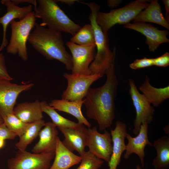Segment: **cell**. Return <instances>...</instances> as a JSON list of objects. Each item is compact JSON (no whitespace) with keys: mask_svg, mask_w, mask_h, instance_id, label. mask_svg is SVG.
<instances>
[{"mask_svg":"<svg viewBox=\"0 0 169 169\" xmlns=\"http://www.w3.org/2000/svg\"><path fill=\"white\" fill-rule=\"evenodd\" d=\"M139 89L147 100L155 107L169 98V86L160 88L154 87L150 83L147 76Z\"/></svg>","mask_w":169,"mask_h":169,"instance_id":"obj_23","label":"cell"},{"mask_svg":"<svg viewBox=\"0 0 169 169\" xmlns=\"http://www.w3.org/2000/svg\"><path fill=\"white\" fill-rule=\"evenodd\" d=\"M33 85L32 83L18 84L9 80H0V116L2 118L8 114L13 113L19 95Z\"/></svg>","mask_w":169,"mask_h":169,"instance_id":"obj_12","label":"cell"},{"mask_svg":"<svg viewBox=\"0 0 169 169\" xmlns=\"http://www.w3.org/2000/svg\"><path fill=\"white\" fill-rule=\"evenodd\" d=\"M34 27L28 41L46 59L57 60L65 65L67 69L71 70L72 57L66 49L61 32L36 23Z\"/></svg>","mask_w":169,"mask_h":169,"instance_id":"obj_2","label":"cell"},{"mask_svg":"<svg viewBox=\"0 0 169 169\" xmlns=\"http://www.w3.org/2000/svg\"><path fill=\"white\" fill-rule=\"evenodd\" d=\"M153 65V58L144 57L141 59H136L130 64L129 67L132 69H137L151 66Z\"/></svg>","mask_w":169,"mask_h":169,"instance_id":"obj_30","label":"cell"},{"mask_svg":"<svg viewBox=\"0 0 169 169\" xmlns=\"http://www.w3.org/2000/svg\"><path fill=\"white\" fill-rule=\"evenodd\" d=\"M57 128L64 137L62 142L66 148L73 152L77 151L80 156L85 153L88 128L83 124L76 128Z\"/></svg>","mask_w":169,"mask_h":169,"instance_id":"obj_15","label":"cell"},{"mask_svg":"<svg viewBox=\"0 0 169 169\" xmlns=\"http://www.w3.org/2000/svg\"><path fill=\"white\" fill-rule=\"evenodd\" d=\"M162 1L164 4L166 10V15L165 18L166 20L169 22V0H163Z\"/></svg>","mask_w":169,"mask_h":169,"instance_id":"obj_36","label":"cell"},{"mask_svg":"<svg viewBox=\"0 0 169 169\" xmlns=\"http://www.w3.org/2000/svg\"><path fill=\"white\" fill-rule=\"evenodd\" d=\"M55 152L31 153L18 150L7 161L8 169H49Z\"/></svg>","mask_w":169,"mask_h":169,"instance_id":"obj_7","label":"cell"},{"mask_svg":"<svg viewBox=\"0 0 169 169\" xmlns=\"http://www.w3.org/2000/svg\"><path fill=\"white\" fill-rule=\"evenodd\" d=\"M54 161L49 169H69L80 162L82 157L66 148L58 136L57 138Z\"/></svg>","mask_w":169,"mask_h":169,"instance_id":"obj_19","label":"cell"},{"mask_svg":"<svg viewBox=\"0 0 169 169\" xmlns=\"http://www.w3.org/2000/svg\"><path fill=\"white\" fill-rule=\"evenodd\" d=\"M4 123L3 118L0 116V125Z\"/></svg>","mask_w":169,"mask_h":169,"instance_id":"obj_39","label":"cell"},{"mask_svg":"<svg viewBox=\"0 0 169 169\" xmlns=\"http://www.w3.org/2000/svg\"><path fill=\"white\" fill-rule=\"evenodd\" d=\"M55 1L56 3L59 2L69 6H71L75 2H78L79 1L77 0H57Z\"/></svg>","mask_w":169,"mask_h":169,"instance_id":"obj_37","label":"cell"},{"mask_svg":"<svg viewBox=\"0 0 169 169\" xmlns=\"http://www.w3.org/2000/svg\"><path fill=\"white\" fill-rule=\"evenodd\" d=\"M13 79L7 70L4 56L2 53H0V80L11 81Z\"/></svg>","mask_w":169,"mask_h":169,"instance_id":"obj_31","label":"cell"},{"mask_svg":"<svg viewBox=\"0 0 169 169\" xmlns=\"http://www.w3.org/2000/svg\"><path fill=\"white\" fill-rule=\"evenodd\" d=\"M88 6L91 13L89 19L94 32L95 44L97 52L89 69L91 74L100 75L102 77L106 70L115 61L116 48L111 51L109 48L108 34H105L96 21V15L100 6L94 2H79Z\"/></svg>","mask_w":169,"mask_h":169,"instance_id":"obj_3","label":"cell"},{"mask_svg":"<svg viewBox=\"0 0 169 169\" xmlns=\"http://www.w3.org/2000/svg\"><path fill=\"white\" fill-rule=\"evenodd\" d=\"M45 123L42 120L29 123L25 132L19 137L18 141L15 144L16 148L18 150H26L28 146L38 135Z\"/></svg>","mask_w":169,"mask_h":169,"instance_id":"obj_25","label":"cell"},{"mask_svg":"<svg viewBox=\"0 0 169 169\" xmlns=\"http://www.w3.org/2000/svg\"><path fill=\"white\" fill-rule=\"evenodd\" d=\"M16 136L15 133L8 129L4 123L0 125V137L5 140H12Z\"/></svg>","mask_w":169,"mask_h":169,"instance_id":"obj_33","label":"cell"},{"mask_svg":"<svg viewBox=\"0 0 169 169\" xmlns=\"http://www.w3.org/2000/svg\"><path fill=\"white\" fill-rule=\"evenodd\" d=\"M66 45L72 55L73 67L71 74L89 75L91 74L90 66L94 60L95 45H80L69 41Z\"/></svg>","mask_w":169,"mask_h":169,"instance_id":"obj_11","label":"cell"},{"mask_svg":"<svg viewBox=\"0 0 169 169\" xmlns=\"http://www.w3.org/2000/svg\"><path fill=\"white\" fill-rule=\"evenodd\" d=\"M2 118L8 129L19 137L25 132L29 124L23 122L13 113L8 114Z\"/></svg>","mask_w":169,"mask_h":169,"instance_id":"obj_28","label":"cell"},{"mask_svg":"<svg viewBox=\"0 0 169 169\" xmlns=\"http://www.w3.org/2000/svg\"><path fill=\"white\" fill-rule=\"evenodd\" d=\"M128 82L129 92L136 111L133 132L137 135L142 123H147L149 124L152 122L154 109L144 95L139 92L135 81L130 79Z\"/></svg>","mask_w":169,"mask_h":169,"instance_id":"obj_9","label":"cell"},{"mask_svg":"<svg viewBox=\"0 0 169 169\" xmlns=\"http://www.w3.org/2000/svg\"><path fill=\"white\" fill-rule=\"evenodd\" d=\"M134 23H154L169 29V22L164 17L161 6L157 0L150 1L149 5L133 20Z\"/></svg>","mask_w":169,"mask_h":169,"instance_id":"obj_22","label":"cell"},{"mask_svg":"<svg viewBox=\"0 0 169 169\" xmlns=\"http://www.w3.org/2000/svg\"><path fill=\"white\" fill-rule=\"evenodd\" d=\"M40 104L43 112L45 113L49 116L52 120V122L57 127L74 128L78 127L82 125L63 117L46 101L40 102Z\"/></svg>","mask_w":169,"mask_h":169,"instance_id":"obj_26","label":"cell"},{"mask_svg":"<svg viewBox=\"0 0 169 169\" xmlns=\"http://www.w3.org/2000/svg\"><path fill=\"white\" fill-rule=\"evenodd\" d=\"M80 164L76 169H98L103 165L104 161L86 151L82 156Z\"/></svg>","mask_w":169,"mask_h":169,"instance_id":"obj_29","label":"cell"},{"mask_svg":"<svg viewBox=\"0 0 169 169\" xmlns=\"http://www.w3.org/2000/svg\"><path fill=\"white\" fill-rule=\"evenodd\" d=\"M156 150V156L153 159L152 165L155 169H167L169 166V138L165 136L152 143Z\"/></svg>","mask_w":169,"mask_h":169,"instance_id":"obj_24","label":"cell"},{"mask_svg":"<svg viewBox=\"0 0 169 169\" xmlns=\"http://www.w3.org/2000/svg\"><path fill=\"white\" fill-rule=\"evenodd\" d=\"M148 124L142 123L138 134L134 137L127 133L126 137L128 143L125 145V152L124 158L127 159L132 154H136L139 157L142 166H144V158L145 156V149L146 146H152V143L149 141L148 137Z\"/></svg>","mask_w":169,"mask_h":169,"instance_id":"obj_14","label":"cell"},{"mask_svg":"<svg viewBox=\"0 0 169 169\" xmlns=\"http://www.w3.org/2000/svg\"><path fill=\"white\" fill-rule=\"evenodd\" d=\"M36 20L33 11L21 20L16 21L14 20L11 22V36L7 48L8 53L18 54L23 60H27L26 43L31 30L34 27Z\"/></svg>","mask_w":169,"mask_h":169,"instance_id":"obj_6","label":"cell"},{"mask_svg":"<svg viewBox=\"0 0 169 169\" xmlns=\"http://www.w3.org/2000/svg\"><path fill=\"white\" fill-rule=\"evenodd\" d=\"M63 76L67 80L68 84L62 94L61 99L71 101L83 100L92 84L101 77L99 74L87 75L66 73H64Z\"/></svg>","mask_w":169,"mask_h":169,"instance_id":"obj_8","label":"cell"},{"mask_svg":"<svg viewBox=\"0 0 169 169\" xmlns=\"http://www.w3.org/2000/svg\"><path fill=\"white\" fill-rule=\"evenodd\" d=\"M126 124L118 120L116 123L115 128L110 131L112 141V151L108 166L109 169H116L121 161V156L125 151V139L128 133Z\"/></svg>","mask_w":169,"mask_h":169,"instance_id":"obj_17","label":"cell"},{"mask_svg":"<svg viewBox=\"0 0 169 169\" xmlns=\"http://www.w3.org/2000/svg\"><path fill=\"white\" fill-rule=\"evenodd\" d=\"M40 102L38 100L32 102L19 103L14 107L13 114L26 123H31L42 120L43 118Z\"/></svg>","mask_w":169,"mask_h":169,"instance_id":"obj_20","label":"cell"},{"mask_svg":"<svg viewBox=\"0 0 169 169\" xmlns=\"http://www.w3.org/2000/svg\"><path fill=\"white\" fill-rule=\"evenodd\" d=\"M58 131L56 126L52 122H46L40 131L39 140L33 147V153L55 152Z\"/></svg>","mask_w":169,"mask_h":169,"instance_id":"obj_18","label":"cell"},{"mask_svg":"<svg viewBox=\"0 0 169 169\" xmlns=\"http://www.w3.org/2000/svg\"><path fill=\"white\" fill-rule=\"evenodd\" d=\"M37 5L34 7L36 18L41 19L40 24L48 28L66 32L74 35L81 28L72 21L60 8L55 0H36Z\"/></svg>","mask_w":169,"mask_h":169,"instance_id":"obj_4","label":"cell"},{"mask_svg":"<svg viewBox=\"0 0 169 169\" xmlns=\"http://www.w3.org/2000/svg\"><path fill=\"white\" fill-rule=\"evenodd\" d=\"M87 146L90 153L96 157L108 162L112 151V141L110 133L106 130L103 133L95 126L88 128Z\"/></svg>","mask_w":169,"mask_h":169,"instance_id":"obj_10","label":"cell"},{"mask_svg":"<svg viewBox=\"0 0 169 169\" xmlns=\"http://www.w3.org/2000/svg\"><path fill=\"white\" fill-rule=\"evenodd\" d=\"M5 140L0 137V149L2 148L4 145Z\"/></svg>","mask_w":169,"mask_h":169,"instance_id":"obj_38","label":"cell"},{"mask_svg":"<svg viewBox=\"0 0 169 169\" xmlns=\"http://www.w3.org/2000/svg\"><path fill=\"white\" fill-rule=\"evenodd\" d=\"M169 65V53L166 52L161 56L153 58V65L166 67Z\"/></svg>","mask_w":169,"mask_h":169,"instance_id":"obj_32","label":"cell"},{"mask_svg":"<svg viewBox=\"0 0 169 169\" xmlns=\"http://www.w3.org/2000/svg\"><path fill=\"white\" fill-rule=\"evenodd\" d=\"M124 27L139 32L146 38V43L150 51L154 52L161 44L168 43L167 37L169 32L166 30H160L157 28L145 23H129Z\"/></svg>","mask_w":169,"mask_h":169,"instance_id":"obj_13","label":"cell"},{"mask_svg":"<svg viewBox=\"0 0 169 169\" xmlns=\"http://www.w3.org/2000/svg\"><path fill=\"white\" fill-rule=\"evenodd\" d=\"M136 169H142L141 167L139 165H137L136 166Z\"/></svg>","mask_w":169,"mask_h":169,"instance_id":"obj_40","label":"cell"},{"mask_svg":"<svg viewBox=\"0 0 169 169\" xmlns=\"http://www.w3.org/2000/svg\"><path fill=\"white\" fill-rule=\"evenodd\" d=\"M0 2L6 7L7 12L0 17V24L2 25L3 29V40L0 46V51L6 46L8 43L6 32L8 24L15 19L18 18L19 20L23 19L33 11V6L31 4L20 7L14 4L10 0H2Z\"/></svg>","mask_w":169,"mask_h":169,"instance_id":"obj_16","label":"cell"},{"mask_svg":"<svg viewBox=\"0 0 169 169\" xmlns=\"http://www.w3.org/2000/svg\"><path fill=\"white\" fill-rule=\"evenodd\" d=\"M122 2L120 0H109L107 1V5L109 7L114 8L119 5Z\"/></svg>","mask_w":169,"mask_h":169,"instance_id":"obj_35","label":"cell"},{"mask_svg":"<svg viewBox=\"0 0 169 169\" xmlns=\"http://www.w3.org/2000/svg\"><path fill=\"white\" fill-rule=\"evenodd\" d=\"M150 2L147 0H136L108 13L99 11L96 15L97 22L104 33L108 34V31L115 25L117 24L125 25L133 21L149 5Z\"/></svg>","mask_w":169,"mask_h":169,"instance_id":"obj_5","label":"cell"},{"mask_svg":"<svg viewBox=\"0 0 169 169\" xmlns=\"http://www.w3.org/2000/svg\"><path fill=\"white\" fill-rule=\"evenodd\" d=\"M12 3L18 6L19 4L24 3H28L30 4L33 5L34 7L37 6L36 0H11Z\"/></svg>","mask_w":169,"mask_h":169,"instance_id":"obj_34","label":"cell"},{"mask_svg":"<svg viewBox=\"0 0 169 169\" xmlns=\"http://www.w3.org/2000/svg\"><path fill=\"white\" fill-rule=\"evenodd\" d=\"M84 101V100L71 101L63 99H54L49 104L55 110L72 115L77 119L78 123L90 128L91 125L84 116L81 111Z\"/></svg>","mask_w":169,"mask_h":169,"instance_id":"obj_21","label":"cell"},{"mask_svg":"<svg viewBox=\"0 0 169 169\" xmlns=\"http://www.w3.org/2000/svg\"><path fill=\"white\" fill-rule=\"evenodd\" d=\"M115 64V61L106 70L104 84L96 88L90 87L84 100L87 116L97 122L101 131L110 127L115 117V100L118 81Z\"/></svg>","mask_w":169,"mask_h":169,"instance_id":"obj_1","label":"cell"},{"mask_svg":"<svg viewBox=\"0 0 169 169\" xmlns=\"http://www.w3.org/2000/svg\"><path fill=\"white\" fill-rule=\"evenodd\" d=\"M70 41L80 45H95L94 32L91 25L86 24L81 27L71 38Z\"/></svg>","mask_w":169,"mask_h":169,"instance_id":"obj_27","label":"cell"}]
</instances>
